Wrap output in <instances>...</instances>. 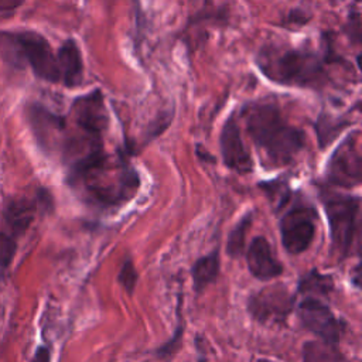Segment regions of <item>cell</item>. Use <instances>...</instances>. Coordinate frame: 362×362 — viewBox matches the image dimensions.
I'll return each instance as SVG.
<instances>
[{
  "instance_id": "obj_1",
  "label": "cell",
  "mask_w": 362,
  "mask_h": 362,
  "mask_svg": "<svg viewBox=\"0 0 362 362\" xmlns=\"http://www.w3.org/2000/svg\"><path fill=\"white\" fill-rule=\"evenodd\" d=\"M68 182L89 204L109 209L129 202L140 180L123 154L113 158L103 148L69 163Z\"/></svg>"
},
{
  "instance_id": "obj_2",
  "label": "cell",
  "mask_w": 362,
  "mask_h": 362,
  "mask_svg": "<svg viewBox=\"0 0 362 362\" xmlns=\"http://www.w3.org/2000/svg\"><path fill=\"white\" fill-rule=\"evenodd\" d=\"M255 61L262 75L273 83L317 89L328 81L327 66L339 62V58L328 48L322 54L307 47L270 42L259 49Z\"/></svg>"
},
{
  "instance_id": "obj_3",
  "label": "cell",
  "mask_w": 362,
  "mask_h": 362,
  "mask_svg": "<svg viewBox=\"0 0 362 362\" xmlns=\"http://www.w3.org/2000/svg\"><path fill=\"white\" fill-rule=\"evenodd\" d=\"M246 132L272 167L291 164L305 146V134L290 124L272 102H249L240 109Z\"/></svg>"
},
{
  "instance_id": "obj_4",
  "label": "cell",
  "mask_w": 362,
  "mask_h": 362,
  "mask_svg": "<svg viewBox=\"0 0 362 362\" xmlns=\"http://www.w3.org/2000/svg\"><path fill=\"white\" fill-rule=\"evenodd\" d=\"M0 49L14 65H27L38 79L59 83L57 52L42 34L30 30L0 31Z\"/></svg>"
},
{
  "instance_id": "obj_5",
  "label": "cell",
  "mask_w": 362,
  "mask_h": 362,
  "mask_svg": "<svg viewBox=\"0 0 362 362\" xmlns=\"http://www.w3.org/2000/svg\"><path fill=\"white\" fill-rule=\"evenodd\" d=\"M320 199L328 218L332 249L338 257L349 256L359 235L361 198L320 188Z\"/></svg>"
},
{
  "instance_id": "obj_6",
  "label": "cell",
  "mask_w": 362,
  "mask_h": 362,
  "mask_svg": "<svg viewBox=\"0 0 362 362\" xmlns=\"http://www.w3.org/2000/svg\"><path fill=\"white\" fill-rule=\"evenodd\" d=\"M280 238L287 253L300 255L305 252L317 232V212L300 199L284 209L280 222Z\"/></svg>"
},
{
  "instance_id": "obj_7",
  "label": "cell",
  "mask_w": 362,
  "mask_h": 362,
  "mask_svg": "<svg viewBox=\"0 0 362 362\" xmlns=\"http://www.w3.org/2000/svg\"><path fill=\"white\" fill-rule=\"evenodd\" d=\"M297 314L301 324L328 345L338 344L345 335V321L332 313L324 297L301 294Z\"/></svg>"
},
{
  "instance_id": "obj_8",
  "label": "cell",
  "mask_w": 362,
  "mask_h": 362,
  "mask_svg": "<svg viewBox=\"0 0 362 362\" xmlns=\"http://www.w3.org/2000/svg\"><path fill=\"white\" fill-rule=\"evenodd\" d=\"M362 175V156L359 132L349 134L331 154L327 163L325 178L328 185L352 188L359 185Z\"/></svg>"
},
{
  "instance_id": "obj_9",
  "label": "cell",
  "mask_w": 362,
  "mask_h": 362,
  "mask_svg": "<svg viewBox=\"0 0 362 362\" xmlns=\"http://www.w3.org/2000/svg\"><path fill=\"white\" fill-rule=\"evenodd\" d=\"M296 296L283 284H273L253 293L247 300L249 314L260 324H283L293 313Z\"/></svg>"
},
{
  "instance_id": "obj_10",
  "label": "cell",
  "mask_w": 362,
  "mask_h": 362,
  "mask_svg": "<svg viewBox=\"0 0 362 362\" xmlns=\"http://www.w3.org/2000/svg\"><path fill=\"white\" fill-rule=\"evenodd\" d=\"M69 117L79 133L103 139V133L109 124V113L102 90L93 89L85 95L76 96L71 103Z\"/></svg>"
},
{
  "instance_id": "obj_11",
  "label": "cell",
  "mask_w": 362,
  "mask_h": 362,
  "mask_svg": "<svg viewBox=\"0 0 362 362\" xmlns=\"http://www.w3.org/2000/svg\"><path fill=\"white\" fill-rule=\"evenodd\" d=\"M25 115L33 134L42 150L52 151L62 148L66 136V117L54 113L37 102L27 105Z\"/></svg>"
},
{
  "instance_id": "obj_12",
  "label": "cell",
  "mask_w": 362,
  "mask_h": 362,
  "mask_svg": "<svg viewBox=\"0 0 362 362\" xmlns=\"http://www.w3.org/2000/svg\"><path fill=\"white\" fill-rule=\"evenodd\" d=\"M219 148L223 164L229 170L238 174H249L253 171V161L242 139L239 122L235 112H232L223 122L219 136Z\"/></svg>"
},
{
  "instance_id": "obj_13",
  "label": "cell",
  "mask_w": 362,
  "mask_h": 362,
  "mask_svg": "<svg viewBox=\"0 0 362 362\" xmlns=\"http://www.w3.org/2000/svg\"><path fill=\"white\" fill-rule=\"evenodd\" d=\"M246 263L250 274L263 281L279 277L284 270L264 236H255L250 240L246 249Z\"/></svg>"
},
{
  "instance_id": "obj_14",
  "label": "cell",
  "mask_w": 362,
  "mask_h": 362,
  "mask_svg": "<svg viewBox=\"0 0 362 362\" xmlns=\"http://www.w3.org/2000/svg\"><path fill=\"white\" fill-rule=\"evenodd\" d=\"M44 197L38 194L35 198H28V197H17V198H10L4 206L3 216L6 225L10 228L11 235L20 236L23 235L33 223L35 219V215L40 208H44L41 205V201Z\"/></svg>"
},
{
  "instance_id": "obj_15",
  "label": "cell",
  "mask_w": 362,
  "mask_h": 362,
  "mask_svg": "<svg viewBox=\"0 0 362 362\" xmlns=\"http://www.w3.org/2000/svg\"><path fill=\"white\" fill-rule=\"evenodd\" d=\"M59 83L65 88H78L83 82L85 65L81 48L74 38L65 40L57 49Z\"/></svg>"
},
{
  "instance_id": "obj_16",
  "label": "cell",
  "mask_w": 362,
  "mask_h": 362,
  "mask_svg": "<svg viewBox=\"0 0 362 362\" xmlns=\"http://www.w3.org/2000/svg\"><path fill=\"white\" fill-rule=\"evenodd\" d=\"M221 269V256L218 247L205 256L197 259L191 267L192 287L195 293H202L208 286L216 281Z\"/></svg>"
},
{
  "instance_id": "obj_17",
  "label": "cell",
  "mask_w": 362,
  "mask_h": 362,
  "mask_svg": "<svg viewBox=\"0 0 362 362\" xmlns=\"http://www.w3.org/2000/svg\"><path fill=\"white\" fill-rule=\"evenodd\" d=\"M334 290V280L328 274H322L317 270H311L304 274L298 281V294L328 297Z\"/></svg>"
},
{
  "instance_id": "obj_18",
  "label": "cell",
  "mask_w": 362,
  "mask_h": 362,
  "mask_svg": "<svg viewBox=\"0 0 362 362\" xmlns=\"http://www.w3.org/2000/svg\"><path fill=\"white\" fill-rule=\"evenodd\" d=\"M253 214L246 212L236 225L230 229L228 239H226V253L229 257L236 259L240 257L245 252V242H246V233L252 225Z\"/></svg>"
},
{
  "instance_id": "obj_19",
  "label": "cell",
  "mask_w": 362,
  "mask_h": 362,
  "mask_svg": "<svg viewBox=\"0 0 362 362\" xmlns=\"http://www.w3.org/2000/svg\"><path fill=\"white\" fill-rule=\"evenodd\" d=\"M346 126H349V122H342V120H332L329 116H320L317 124H315V130L318 133V140H320V146L324 147L327 144L331 143L332 139L337 137L338 133H341L342 129H345Z\"/></svg>"
},
{
  "instance_id": "obj_20",
  "label": "cell",
  "mask_w": 362,
  "mask_h": 362,
  "mask_svg": "<svg viewBox=\"0 0 362 362\" xmlns=\"http://www.w3.org/2000/svg\"><path fill=\"white\" fill-rule=\"evenodd\" d=\"M329 346L334 345H328L325 342L305 344L303 362H338V355L332 349H329Z\"/></svg>"
},
{
  "instance_id": "obj_21",
  "label": "cell",
  "mask_w": 362,
  "mask_h": 362,
  "mask_svg": "<svg viewBox=\"0 0 362 362\" xmlns=\"http://www.w3.org/2000/svg\"><path fill=\"white\" fill-rule=\"evenodd\" d=\"M117 280L120 283V286L123 287V290L132 296L134 288H136V283H137V272H136V267H134V263L130 257H127L122 267H120V272H119V276H117Z\"/></svg>"
},
{
  "instance_id": "obj_22",
  "label": "cell",
  "mask_w": 362,
  "mask_h": 362,
  "mask_svg": "<svg viewBox=\"0 0 362 362\" xmlns=\"http://www.w3.org/2000/svg\"><path fill=\"white\" fill-rule=\"evenodd\" d=\"M17 252V242L11 233L0 230V267H8Z\"/></svg>"
},
{
  "instance_id": "obj_23",
  "label": "cell",
  "mask_w": 362,
  "mask_h": 362,
  "mask_svg": "<svg viewBox=\"0 0 362 362\" xmlns=\"http://www.w3.org/2000/svg\"><path fill=\"white\" fill-rule=\"evenodd\" d=\"M346 27H348V34L355 35V41L359 44L361 42V13H359V10H354L349 14Z\"/></svg>"
},
{
  "instance_id": "obj_24",
  "label": "cell",
  "mask_w": 362,
  "mask_h": 362,
  "mask_svg": "<svg viewBox=\"0 0 362 362\" xmlns=\"http://www.w3.org/2000/svg\"><path fill=\"white\" fill-rule=\"evenodd\" d=\"M30 362H51V354L48 346H38Z\"/></svg>"
},
{
  "instance_id": "obj_25",
  "label": "cell",
  "mask_w": 362,
  "mask_h": 362,
  "mask_svg": "<svg viewBox=\"0 0 362 362\" xmlns=\"http://www.w3.org/2000/svg\"><path fill=\"white\" fill-rule=\"evenodd\" d=\"M23 0H0V13L6 11H14L17 7H20Z\"/></svg>"
},
{
  "instance_id": "obj_26",
  "label": "cell",
  "mask_w": 362,
  "mask_h": 362,
  "mask_svg": "<svg viewBox=\"0 0 362 362\" xmlns=\"http://www.w3.org/2000/svg\"><path fill=\"white\" fill-rule=\"evenodd\" d=\"M257 362H274V361H270V359H259Z\"/></svg>"
},
{
  "instance_id": "obj_27",
  "label": "cell",
  "mask_w": 362,
  "mask_h": 362,
  "mask_svg": "<svg viewBox=\"0 0 362 362\" xmlns=\"http://www.w3.org/2000/svg\"><path fill=\"white\" fill-rule=\"evenodd\" d=\"M329 1H342V0H329Z\"/></svg>"
}]
</instances>
